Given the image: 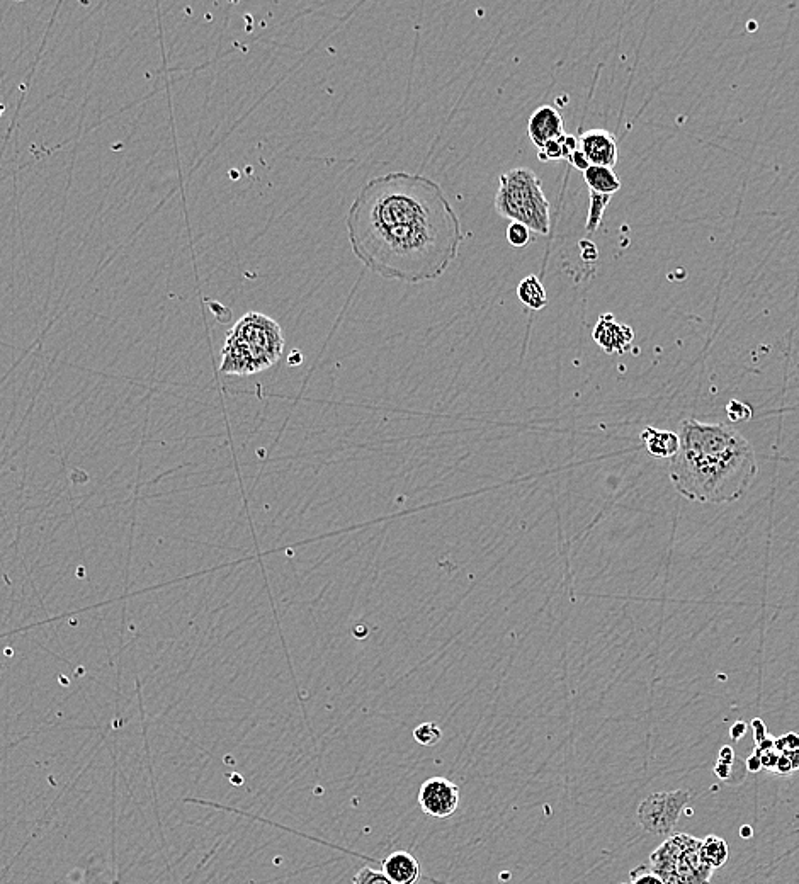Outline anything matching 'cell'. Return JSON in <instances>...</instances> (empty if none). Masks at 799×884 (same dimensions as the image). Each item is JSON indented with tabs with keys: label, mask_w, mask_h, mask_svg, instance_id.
<instances>
[{
	"label": "cell",
	"mask_w": 799,
	"mask_h": 884,
	"mask_svg": "<svg viewBox=\"0 0 799 884\" xmlns=\"http://www.w3.org/2000/svg\"><path fill=\"white\" fill-rule=\"evenodd\" d=\"M755 754L760 757L762 769H765V771H776L777 760H779V755H781L777 752L776 748H771V750H759V748H755Z\"/></svg>",
	"instance_id": "603a6c76"
},
{
	"label": "cell",
	"mask_w": 799,
	"mask_h": 884,
	"mask_svg": "<svg viewBox=\"0 0 799 884\" xmlns=\"http://www.w3.org/2000/svg\"><path fill=\"white\" fill-rule=\"evenodd\" d=\"M495 210L538 235L550 233V201L544 196L541 179L527 167H516L500 176Z\"/></svg>",
	"instance_id": "277c9868"
},
{
	"label": "cell",
	"mask_w": 799,
	"mask_h": 884,
	"mask_svg": "<svg viewBox=\"0 0 799 884\" xmlns=\"http://www.w3.org/2000/svg\"><path fill=\"white\" fill-rule=\"evenodd\" d=\"M745 733H747V725L743 723V721H737L735 725L731 726V738L738 742V740H742L745 737Z\"/></svg>",
	"instance_id": "1f68e13d"
},
{
	"label": "cell",
	"mask_w": 799,
	"mask_h": 884,
	"mask_svg": "<svg viewBox=\"0 0 799 884\" xmlns=\"http://www.w3.org/2000/svg\"><path fill=\"white\" fill-rule=\"evenodd\" d=\"M779 776H789L791 772H794L793 764H791V759H789L788 754L779 755V760H777L776 771Z\"/></svg>",
	"instance_id": "484cf974"
},
{
	"label": "cell",
	"mask_w": 799,
	"mask_h": 884,
	"mask_svg": "<svg viewBox=\"0 0 799 884\" xmlns=\"http://www.w3.org/2000/svg\"><path fill=\"white\" fill-rule=\"evenodd\" d=\"M284 351L281 325L264 313L249 312L228 332L221 349L220 371L250 376L272 368Z\"/></svg>",
	"instance_id": "3957f363"
},
{
	"label": "cell",
	"mask_w": 799,
	"mask_h": 884,
	"mask_svg": "<svg viewBox=\"0 0 799 884\" xmlns=\"http://www.w3.org/2000/svg\"><path fill=\"white\" fill-rule=\"evenodd\" d=\"M527 133L534 147L541 150L551 142H560L565 133V123L558 109L553 106H539L527 121Z\"/></svg>",
	"instance_id": "ba28073f"
},
{
	"label": "cell",
	"mask_w": 799,
	"mask_h": 884,
	"mask_svg": "<svg viewBox=\"0 0 799 884\" xmlns=\"http://www.w3.org/2000/svg\"><path fill=\"white\" fill-rule=\"evenodd\" d=\"M701 839L687 833H672L648 861L653 873L665 884H709L713 869L703 861Z\"/></svg>",
	"instance_id": "5b68a950"
},
{
	"label": "cell",
	"mask_w": 799,
	"mask_h": 884,
	"mask_svg": "<svg viewBox=\"0 0 799 884\" xmlns=\"http://www.w3.org/2000/svg\"><path fill=\"white\" fill-rule=\"evenodd\" d=\"M584 179L590 191H594V193L612 196L621 189L619 177L614 174V170L607 169V167L590 165L589 169L584 172Z\"/></svg>",
	"instance_id": "4fadbf2b"
},
{
	"label": "cell",
	"mask_w": 799,
	"mask_h": 884,
	"mask_svg": "<svg viewBox=\"0 0 799 884\" xmlns=\"http://www.w3.org/2000/svg\"><path fill=\"white\" fill-rule=\"evenodd\" d=\"M752 730H754L755 745H759L760 742H764L765 738L769 737L765 723L760 718H755L752 721Z\"/></svg>",
	"instance_id": "4316f807"
},
{
	"label": "cell",
	"mask_w": 799,
	"mask_h": 884,
	"mask_svg": "<svg viewBox=\"0 0 799 884\" xmlns=\"http://www.w3.org/2000/svg\"><path fill=\"white\" fill-rule=\"evenodd\" d=\"M718 762H723V764H735V750L733 748L726 747L721 748L720 755H718Z\"/></svg>",
	"instance_id": "4dcf8cb0"
},
{
	"label": "cell",
	"mask_w": 799,
	"mask_h": 884,
	"mask_svg": "<svg viewBox=\"0 0 799 884\" xmlns=\"http://www.w3.org/2000/svg\"><path fill=\"white\" fill-rule=\"evenodd\" d=\"M568 162H570V164H572L575 169L582 170V172H585V170L589 169L590 167L589 160H587V157H585L584 153L580 152V148H578V150H575V152L570 155V159H568Z\"/></svg>",
	"instance_id": "cb8c5ba5"
},
{
	"label": "cell",
	"mask_w": 799,
	"mask_h": 884,
	"mask_svg": "<svg viewBox=\"0 0 799 884\" xmlns=\"http://www.w3.org/2000/svg\"><path fill=\"white\" fill-rule=\"evenodd\" d=\"M789 755V759H791V764H793L794 771H799V748L798 750H794Z\"/></svg>",
	"instance_id": "d6a6232c"
},
{
	"label": "cell",
	"mask_w": 799,
	"mask_h": 884,
	"mask_svg": "<svg viewBox=\"0 0 799 884\" xmlns=\"http://www.w3.org/2000/svg\"><path fill=\"white\" fill-rule=\"evenodd\" d=\"M640 437L646 451L655 458H674L675 453L679 451V436L674 432L646 427Z\"/></svg>",
	"instance_id": "7c38bea8"
},
{
	"label": "cell",
	"mask_w": 799,
	"mask_h": 884,
	"mask_svg": "<svg viewBox=\"0 0 799 884\" xmlns=\"http://www.w3.org/2000/svg\"><path fill=\"white\" fill-rule=\"evenodd\" d=\"M689 799L686 789L650 794L638 806L636 822L650 835H672Z\"/></svg>",
	"instance_id": "8992f818"
},
{
	"label": "cell",
	"mask_w": 799,
	"mask_h": 884,
	"mask_svg": "<svg viewBox=\"0 0 799 884\" xmlns=\"http://www.w3.org/2000/svg\"><path fill=\"white\" fill-rule=\"evenodd\" d=\"M414 738L415 742L422 745V747H434V745L441 742L442 730L436 723L427 721V723H422V725L415 728Z\"/></svg>",
	"instance_id": "e0dca14e"
},
{
	"label": "cell",
	"mask_w": 799,
	"mask_h": 884,
	"mask_svg": "<svg viewBox=\"0 0 799 884\" xmlns=\"http://www.w3.org/2000/svg\"><path fill=\"white\" fill-rule=\"evenodd\" d=\"M507 240H509V244L512 247H516V249H524L527 247V244L531 242V230L529 228L524 227L522 223H510L509 228H507Z\"/></svg>",
	"instance_id": "ac0fdd59"
},
{
	"label": "cell",
	"mask_w": 799,
	"mask_h": 884,
	"mask_svg": "<svg viewBox=\"0 0 799 884\" xmlns=\"http://www.w3.org/2000/svg\"><path fill=\"white\" fill-rule=\"evenodd\" d=\"M740 835L742 837H752V828L745 825V827L740 828Z\"/></svg>",
	"instance_id": "836d02e7"
},
{
	"label": "cell",
	"mask_w": 799,
	"mask_h": 884,
	"mask_svg": "<svg viewBox=\"0 0 799 884\" xmlns=\"http://www.w3.org/2000/svg\"><path fill=\"white\" fill-rule=\"evenodd\" d=\"M419 806L425 815L446 820L458 811L459 788L446 777H431L420 786Z\"/></svg>",
	"instance_id": "52a82bcc"
},
{
	"label": "cell",
	"mask_w": 799,
	"mask_h": 884,
	"mask_svg": "<svg viewBox=\"0 0 799 884\" xmlns=\"http://www.w3.org/2000/svg\"><path fill=\"white\" fill-rule=\"evenodd\" d=\"M714 772H716V776L720 777L721 781H730L731 765L723 764V762H716V765H714Z\"/></svg>",
	"instance_id": "f546056e"
},
{
	"label": "cell",
	"mask_w": 799,
	"mask_h": 884,
	"mask_svg": "<svg viewBox=\"0 0 799 884\" xmlns=\"http://www.w3.org/2000/svg\"><path fill=\"white\" fill-rule=\"evenodd\" d=\"M352 884H395L391 879L386 878L383 871H378L371 866H364L363 869L357 871L356 876L352 879Z\"/></svg>",
	"instance_id": "d6986e66"
},
{
	"label": "cell",
	"mask_w": 799,
	"mask_h": 884,
	"mask_svg": "<svg viewBox=\"0 0 799 884\" xmlns=\"http://www.w3.org/2000/svg\"><path fill=\"white\" fill-rule=\"evenodd\" d=\"M517 296H519V300L527 306V308H531V310H543L544 306L548 305V295H546V289H544L543 283H541V279L538 276H526V278L522 279L519 286H517Z\"/></svg>",
	"instance_id": "5bb4252c"
},
{
	"label": "cell",
	"mask_w": 799,
	"mask_h": 884,
	"mask_svg": "<svg viewBox=\"0 0 799 884\" xmlns=\"http://www.w3.org/2000/svg\"><path fill=\"white\" fill-rule=\"evenodd\" d=\"M726 412H728V417H730V420H733V422H745V420L752 417V410H750V407L745 405V403L740 402L728 403Z\"/></svg>",
	"instance_id": "7402d4cb"
},
{
	"label": "cell",
	"mask_w": 799,
	"mask_h": 884,
	"mask_svg": "<svg viewBox=\"0 0 799 884\" xmlns=\"http://www.w3.org/2000/svg\"><path fill=\"white\" fill-rule=\"evenodd\" d=\"M589 193L590 208L587 223H585V232L594 233L597 232V228L601 227L604 211H606L607 204L611 203V196L594 193V191H589Z\"/></svg>",
	"instance_id": "2e32d148"
},
{
	"label": "cell",
	"mask_w": 799,
	"mask_h": 884,
	"mask_svg": "<svg viewBox=\"0 0 799 884\" xmlns=\"http://www.w3.org/2000/svg\"><path fill=\"white\" fill-rule=\"evenodd\" d=\"M592 337L607 354H623L633 344L635 332L628 325L616 322L611 313H606L599 318Z\"/></svg>",
	"instance_id": "30bf717a"
},
{
	"label": "cell",
	"mask_w": 799,
	"mask_h": 884,
	"mask_svg": "<svg viewBox=\"0 0 799 884\" xmlns=\"http://www.w3.org/2000/svg\"><path fill=\"white\" fill-rule=\"evenodd\" d=\"M351 249L388 281L441 278L466 233L442 187L429 177L391 172L366 182L346 215Z\"/></svg>",
	"instance_id": "6da1fadb"
},
{
	"label": "cell",
	"mask_w": 799,
	"mask_h": 884,
	"mask_svg": "<svg viewBox=\"0 0 799 884\" xmlns=\"http://www.w3.org/2000/svg\"><path fill=\"white\" fill-rule=\"evenodd\" d=\"M580 249H582V255H584L585 261H595V257H597V249H595V245L589 240H582L580 242Z\"/></svg>",
	"instance_id": "83f0119b"
},
{
	"label": "cell",
	"mask_w": 799,
	"mask_h": 884,
	"mask_svg": "<svg viewBox=\"0 0 799 884\" xmlns=\"http://www.w3.org/2000/svg\"><path fill=\"white\" fill-rule=\"evenodd\" d=\"M381 871L395 884H417L420 864L407 850H395L381 862Z\"/></svg>",
	"instance_id": "8fae6325"
},
{
	"label": "cell",
	"mask_w": 799,
	"mask_h": 884,
	"mask_svg": "<svg viewBox=\"0 0 799 884\" xmlns=\"http://www.w3.org/2000/svg\"><path fill=\"white\" fill-rule=\"evenodd\" d=\"M745 769L748 772H752V774H757V772L762 771V762H760L759 755L752 754L748 757L747 762H745Z\"/></svg>",
	"instance_id": "f1b7e54d"
},
{
	"label": "cell",
	"mask_w": 799,
	"mask_h": 884,
	"mask_svg": "<svg viewBox=\"0 0 799 884\" xmlns=\"http://www.w3.org/2000/svg\"><path fill=\"white\" fill-rule=\"evenodd\" d=\"M774 748H776L779 754H791L794 750H798V733H786V735H782L781 738H776V740H774Z\"/></svg>",
	"instance_id": "44dd1931"
},
{
	"label": "cell",
	"mask_w": 799,
	"mask_h": 884,
	"mask_svg": "<svg viewBox=\"0 0 799 884\" xmlns=\"http://www.w3.org/2000/svg\"><path fill=\"white\" fill-rule=\"evenodd\" d=\"M699 852H701L703 861L713 871L720 869L721 866H725L728 857H730V847L726 844V840L716 837V835H708L706 839L701 840Z\"/></svg>",
	"instance_id": "9a60e30c"
},
{
	"label": "cell",
	"mask_w": 799,
	"mask_h": 884,
	"mask_svg": "<svg viewBox=\"0 0 799 884\" xmlns=\"http://www.w3.org/2000/svg\"><path fill=\"white\" fill-rule=\"evenodd\" d=\"M561 147H563V153H565V159H570V155H572L575 150H578V138L573 135H565L561 138Z\"/></svg>",
	"instance_id": "d4e9b609"
},
{
	"label": "cell",
	"mask_w": 799,
	"mask_h": 884,
	"mask_svg": "<svg viewBox=\"0 0 799 884\" xmlns=\"http://www.w3.org/2000/svg\"><path fill=\"white\" fill-rule=\"evenodd\" d=\"M578 148L587 157L590 165L612 169L614 165L618 164V143L609 131H585L578 138Z\"/></svg>",
	"instance_id": "9c48e42d"
},
{
	"label": "cell",
	"mask_w": 799,
	"mask_h": 884,
	"mask_svg": "<svg viewBox=\"0 0 799 884\" xmlns=\"http://www.w3.org/2000/svg\"><path fill=\"white\" fill-rule=\"evenodd\" d=\"M679 451L670 458L675 492L699 504H731L742 499L759 475L755 449L730 424L682 420Z\"/></svg>",
	"instance_id": "7a4b0ae2"
},
{
	"label": "cell",
	"mask_w": 799,
	"mask_h": 884,
	"mask_svg": "<svg viewBox=\"0 0 799 884\" xmlns=\"http://www.w3.org/2000/svg\"><path fill=\"white\" fill-rule=\"evenodd\" d=\"M624 884H665L657 873H653L648 864H641L629 874V883Z\"/></svg>",
	"instance_id": "ffe728a7"
}]
</instances>
